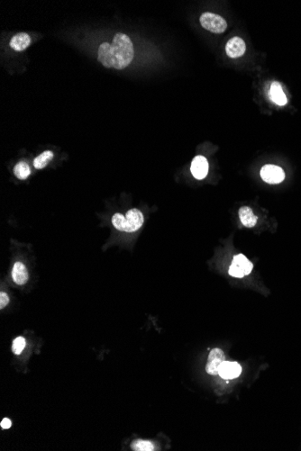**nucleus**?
<instances>
[{
    "mask_svg": "<svg viewBox=\"0 0 301 451\" xmlns=\"http://www.w3.org/2000/svg\"><path fill=\"white\" fill-rule=\"evenodd\" d=\"M239 218L243 224V226L247 228H253L256 224L258 217L253 214V210L249 206H242L238 211Z\"/></svg>",
    "mask_w": 301,
    "mask_h": 451,
    "instance_id": "12",
    "label": "nucleus"
},
{
    "mask_svg": "<svg viewBox=\"0 0 301 451\" xmlns=\"http://www.w3.org/2000/svg\"><path fill=\"white\" fill-rule=\"evenodd\" d=\"M199 21L205 29L213 34H222L227 28L226 21L222 16L214 13H203L200 16Z\"/></svg>",
    "mask_w": 301,
    "mask_h": 451,
    "instance_id": "3",
    "label": "nucleus"
},
{
    "mask_svg": "<svg viewBox=\"0 0 301 451\" xmlns=\"http://www.w3.org/2000/svg\"><path fill=\"white\" fill-rule=\"evenodd\" d=\"M269 96L272 99V101H273L278 106H284L288 102L286 95L283 92L280 83H272L270 92H269Z\"/></svg>",
    "mask_w": 301,
    "mask_h": 451,
    "instance_id": "13",
    "label": "nucleus"
},
{
    "mask_svg": "<svg viewBox=\"0 0 301 451\" xmlns=\"http://www.w3.org/2000/svg\"><path fill=\"white\" fill-rule=\"evenodd\" d=\"M111 54L114 68L123 69L131 64L134 56V45L127 34L118 33L114 36L111 44Z\"/></svg>",
    "mask_w": 301,
    "mask_h": 451,
    "instance_id": "1",
    "label": "nucleus"
},
{
    "mask_svg": "<svg viewBox=\"0 0 301 451\" xmlns=\"http://www.w3.org/2000/svg\"><path fill=\"white\" fill-rule=\"evenodd\" d=\"M132 450L136 451H154V446L149 441L136 440L132 443Z\"/></svg>",
    "mask_w": 301,
    "mask_h": 451,
    "instance_id": "17",
    "label": "nucleus"
},
{
    "mask_svg": "<svg viewBox=\"0 0 301 451\" xmlns=\"http://www.w3.org/2000/svg\"><path fill=\"white\" fill-rule=\"evenodd\" d=\"M225 353L222 349H213L209 355L208 363L206 366L207 373L212 376L219 375V369L225 362Z\"/></svg>",
    "mask_w": 301,
    "mask_h": 451,
    "instance_id": "5",
    "label": "nucleus"
},
{
    "mask_svg": "<svg viewBox=\"0 0 301 451\" xmlns=\"http://www.w3.org/2000/svg\"><path fill=\"white\" fill-rule=\"evenodd\" d=\"M12 278L18 286H23L28 281L29 278L28 271L24 263L20 261L15 262L12 269Z\"/></svg>",
    "mask_w": 301,
    "mask_h": 451,
    "instance_id": "9",
    "label": "nucleus"
},
{
    "mask_svg": "<svg viewBox=\"0 0 301 451\" xmlns=\"http://www.w3.org/2000/svg\"><path fill=\"white\" fill-rule=\"evenodd\" d=\"M242 372L241 366L236 362L225 361L219 369V375L224 379H236Z\"/></svg>",
    "mask_w": 301,
    "mask_h": 451,
    "instance_id": "8",
    "label": "nucleus"
},
{
    "mask_svg": "<svg viewBox=\"0 0 301 451\" xmlns=\"http://www.w3.org/2000/svg\"><path fill=\"white\" fill-rule=\"evenodd\" d=\"M0 425H1V428H2V429L5 430V429H9V428L11 427V425H12V422H11V421H10L9 419L5 418V419H4V420L1 422V424H0Z\"/></svg>",
    "mask_w": 301,
    "mask_h": 451,
    "instance_id": "21",
    "label": "nucleus"
},
{
    "mask_svg": "<svg viewBox=\"0 0 301 451\" xmlns=\"http://www.w3.org/2000/svg\"><path fill=\"white\" fill-rule=\"evenodd\" d=\"M262 180L269 184H279L285 179V173L282 168L278 166L268 164L262 167L261 170Z\"/></svg>",
    "mask_w": 301,
    "mask_h": 451,
    "instance_id": "4",
    "label": "nucleus"
},
{
    "mask_svg": "<svg viewBox=\"0 0 301 451\" xmlns=\"http://www.w3.org/2000/svg\"><path fill=\"white\" fill-rule=\"evenodd\" d=\"M209 162L204 156H196L191 162V173L197 180H203L209 173Z\"/></svg>",
    "mask_w": 301,
    "mask_h": 451,
    "instance_id": "6",
    "label": "nucleus"
},
{
    "mask_svg": "<svg viewBox=\"0 0 301 451\" xmlns=\"http://www.w3.org/2000/svg\"><path fill=\"white\" fill-rule=\"evenodd\" d=\"M54 158V153L51 150H46L43 153H41L39 156H37L34 160V166L35 169L37 170H42L48 165L49 162L53 160Z\"/></svg>",
    "mask_w": 301,
    "mask_h": 451,
    "instance_id": "15",
    "label": "nucleus"
},
{
    "mask_svg": "<svg viewBox=\"0 0 301 451\" xmlns=\"http://www.w3.org/2000/svg\"><path fill=\"white\" fill-rule=\"evenodd\" d=\"M232 264L240 267L244 272L245 276L249 275L253 270V263L250 261L247 258L245 257L243 254H238L236 256H234Z\"/></svg>",
    "mask_w": 301,
    "mask_h": 451,
    "instance_id": "14",
    "label": "nucleus"
},
{
    "mask_svg": "<svg viewBox=\"0 0 301 451\" xmlns=\"http://www.w3.org/2000/svg\"><path fill=\"white\" fill-rule=\"evenodd\" d=\"M111 222L113 226L120 232L134 233L141 228L145 218L140 210L134 208L128 210L125 215L120 213L114 214Z\"/></svg>",
    "mask_w": 301,
    "mask_h": 451,
    "instance_id": "2",
    "label": "nucleus"
},
{
    "mask_svg": "<svg viewBox=\"0 0 301 451\" xmlns=\"http://www.w3.org/2000/svg\"><path fill=\"white\" fill-rule=\"evenodd\" d=\"M98 61L106 68H114V61L112 57L111 44L108 43H103L98 48L97 54Z\"/></svg>",
    "mask_w": 301,
    "mask_h": 451,
    "instance_id": "10",
    "label": "nucleus"
},
{
    "mask_svg": "<svg viewBox=\"0 0 301 451\" xmlns=\"http://www.w3.org/2000/svg\"><path fill=\"white\" fill-rule=\"evenodd\" d=\"M25 345H26V341L24 340V338H23V337H17L16 339L14 340L13 345H12L13 353L15 355L21 354L22 351L25 348Z\"/></svg>",
    "mask_w": 301,
    "mask_h": 451,
    "instance_id": "18",
    "label": "nucleus"
},
{
    "mask_svg": "<svg viewBox=\"0 0 301 451\" xmlns=\"http://www.w3.org/2000/svg\"><path fill=\"white\" fill-rule=\"evenodd\" d=\"M31 44L30 35L26 33H18L15 34L12 39L10 40L9 45L11 48L16 52H22L27 48Z\"/></svg>",
    "mask_w": 301,
    "mask_h": 451,
    "instance_id": "11",
    "label": "nucleus"
},
{
    "mask_svg": "<svg viewBox=\"0 0 301 451\" xmlns=\"http://www.w3.org/2000/svg\"><path fill=\"white\" fill-rule=\"evenodd\" d=\"M246 50L245 43L240 37H233L226 45V53L230 58H239L243 56Z\"/></svg>",
    "mask_w": 301,
    "mask_h": 451,
    "instance_id": "7",
    "label": "nucleus"
},
{
    "mask_svg": "<svg viewBox=\"0 0 301 451\" xmlns=\"http://www.w3.org/2000/svg\"><path fill=\"white\" fill-rule=\"evenodd\" d=\"M9 303V298L8 296L5 294V292H1L0 294V308L3 309L5 306L8 305Z\"/></svg>",
    "mask_w": 301,
    "mask_h": 451,
    "instance_id": "20",
    "label": "nucleus"
},
{
    "mask_svg": "<svg viewBox=\"0 0 301 451\" xmlns=\"http://www.w3.org/2000/svg\"><path fill=\"white\" fill-rule=\"evenodd\" d=\"M229 275L233 277H239V278H241V277H243L245 276L244 272H243L240 267L235 266V265H233V264H232L231 267H229Z\"/></svg>",
    "mask_w": 301,
    "mask_h": 451,
    "instance_id": "19",
    "label": "nucleus"
},
{
    "mask_svg": "<svg viewBox=\"0 0 301 451\" xmlns=\"http://www.w3.org/2000/svg\"><path fill=\"white\" fill-rule=\"evenodd\" d=\"M14 173H15V177L17 179L24 180L29 177L30 174H31V170H30L29 166L26 162L20 161L15 166Z\"/></svg>",
    "mask_w": 301,
    "mask_h": 451,
    "instance_id": "16",
    "label": "nucleus"
}]
</instances>
